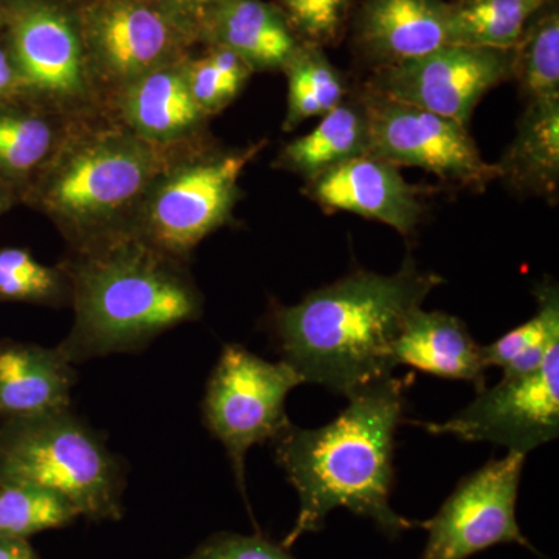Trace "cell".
Masks as SVG:
<instances>
[{
  "instance_id": "obj_6",
  "label": "cell",
  "mask_w": 559,
  "mask_h": 559,
  "mask_svg": "<svg viewBox=\"0 0 559 559\" xmlns=\"http://www.w3.org/2000/svg\"><path fill=\"white\" fill-rule=\"evenodd\" d=\"M157 171L148 140L124 134L81 142L57 162L44 183V205L80 237L108 223L142 193Z\"/></svg>"
},
{
  "instance_id": "obj_5",
  "label": "cell",
  "mask_w": 559,
  "mask_h": 559,
  "mask_svg": "<svg viewBox=\"0 0 559 559\" xmlns=\"http://www.w3.org/2000/svg\"><path fill=\"white\" fill-rule=\"evenodd\" d=\"M300 384V374L285 360L271 362L238 344L224 345L210 374L202 418L226 450L248 509L246 454L255 444L272 443L293 425L286 399Z\"/></svg>"
},
{
  "instance_id": "obj_15",
  "label": "cell",
  "mask_w": 559,
  "mask_h": 559,
  "mask_svg": "<svg viewBox=\"0 0 559 559\" xmlns=\"http://www.w3.org/2000/svg\"><path fill=\"white\" fill-rule=\"evenodd\" d=\"M358 43L378 69L426 57L452 44L451 3L444 0H366Z\"/></svg>"
},
{
  "instance_id": "obj_26",
  "label": "cell",
  "mask_w": 559,
  "mask_h": 559,
  "mask_svg": "<svg viewBox=\"0 0 559 559\" xmlns=\"http://www.w3.org/2000/svg\"><path fill=\"white\" fill-rule=\"evenodd\" d=\"M187 81L202 112L218 110L237 97L252 68L234 51L212 46L201 60L186 62Z\"/></svg>"
},
{
  "instance_id": "obj_1",
  "label": "cell",
  "mask_w": 559,
  "mask_h": 559,
  "mask_svg": "<svg viewBox=\"0 0 559 559\" xmlns=\"http://www.w3.org/2000/svg\"><path fill=\"white\" fill-rule=\"evenodd\" d=\"M414 378L392 374L348 395V406L329 425L301 429L290 425L272 441L275 462L299 495L296 524L282 546L325 527L331 511L347 509L369 518L396 538L419 527L390 506L395 433L403 423L406 390Z\"/></svg>"
},
{
  "instance_id": "obj_14",
  "label": "cell",
  "mask_w": 559,
  "mask_h": 559,
  "mask_svg": "<svg viewBox=\"0 0 559 559\" xmlns=\"http://www.w3.org/2000/svg\"><path fill=\"white\" fill-rule=\"evenodd\" d=\"M308 197L326 212H347L378 221L406 237L421 219L423 190L400 167L371 154L337 165L308 180Z\"/></svg>"
},
{
  "instance_id": "obj_12",
  "label": "cell",
  "mask_w": 559,
  "mask_h": 559,
  "mask_svg": "<svg viewBox=\"0 0 559 559\" xmlns=\"http://www.w3.org/2000/svg\"><path fill=\"white\" fill-rule=\"evenodd\" d=\"M513 76V49L448 44L418 60L378 69L369 90L466 127L492 87Z\"/></svg>"
},
{
  "instance_id": "obj_17",
  "label": "cell",
  "mask_w": 559,
  "mask_h": 559,
  "mask_svg": "<svg viewBox=\"0 0 559 559\" xmlns=\"http://www.w3.org/2000/svg\"><path fill=\"white\" fill-rule=\"evenodd\" d=\"M76 370L58 347L0 342V419L70 407Z\"/></svg>"
},
{
  "instance_id": "obj_20",
  "label": "cell",
  "mask_w": 559,
  "mask_h": 559,
  "mask_svg": "<svg viewBox=\"0 0 559 559\" xmlns=\"http://www.w3.org/2000/svg\"><path fill=\"white\" fill-rule=\"evenodd\" d=\"M499 178L520 193L558 197L559 102L528 103L516 135L499 162Z\"/></svg>"
},
{
  "instance_id": "obj_16",
  "label": "cell",
  "mask_w": 559,
  "mask_h": 559,
  "mask_svg": "<svg viewBox=\"0 0 559 559\" xmlns=\"http://www.w3.org/2000/svg\"><path fill=\"white\" fill-rule=\"evenodd\" d=\"M395 367L409 366L443 380L468 381L485 389L487 366L481 347L465 322L443 311L412 312L392 349Z\"/></svg>"
},
{
  "instance_id": "obj_2",
  "label": "cell",
  "mask_w": 559,
  "mask_h": 559,
  "mask_svg": "<svg viewBox=\"0 0 559 559\" xmlns=\"http://www.w3.org/2000/svg\"><path fill=\"white\" fill-rule=\"evenodd\" d=\"M441 283L407 259L396 274L355 272L299 304H275L267 323L282 360L304 384L348 396L392 374L393 344L404 322Z\"/></svg>"
},
{
  "instance_id": "obj_3",
  "label": "cell",
  "mask_w": 559,
  "mask_h": 559,
  "mask_svg": "<svg viewBox=\"0 0 559 559\" xmlns=\"http://www.w3.org/2000/svg\"><path fill=\"white\" fill-rule=\"evenodd\" d=\"M75 322L58 349L70 364L138 353L201 318L202 297L173 257L139 238L86 249L70 271Z\"/></svg>"
},
{
  "instance_id": "obj_35",
  "label": "cell",
  "mask_w": 559,
  "mask_h": 559,
  "mask_svg": "<svg viewBox=\"0 0 559 559\" xmlns=\"http://www.w3.org/2000/svg\"><path fill=\"white\" fill-rule=\"evenodd\" d=\"M0 210H2V204H0Z\"/></svg>"
},
{
  "instance_id": "obj_33",
  "label": "cell",
  "mask_w": 559,
  "mask_h": 559,
  "mask_svg": "<svg viewBox=\"0 0 559 559\" xmlns=\"http://www.w3.org/2000/svg\"><path fill=\"white\" fill-rule=\"evenodd\" d=\"M16 83H20V79H17L16 69L11 62L9 51L0 47V97L13 90Z\"/></svg>"
},
{
  "instance_id": "obj_25",
  "label": "cell",
  "mask_w": 559,
  "mask_h": 559,
  "mask_svg": "<svg viewBox=\"0 0 559 559\" xmlns=\"http://www.w3.org/2000/svg\"><path fill=\"white\" fill-rule=\"evenodd\" d=\"M79 511L60 492L33 484H0V536L31 539L69 527Z\"/></svg>"
},
{
  "instance_id": "obj_11",
  "label": "cell",
  "mask_w": 559,
  "mask_h": 559,
  "mask_svg": "<svg viewBox=\"0 0 559 559\" xmlns=\"http://www.w3.org/2000/svg\"><path fill=\"white\" fill-rule=\"evenodd\" d=\"M0 16L22 86L55 103L84 97L91 69L79 7L66 0H3Z\"/></svg>"
},
{
  "instance_id": "obj_13",
  "label": "cell",
  "mask_w": 559,
  "mask_h": 559,
  "mask_svg": "<svg viewBox=\"0 0 559 559\" xmlns=\"http://www.w3.org/2000/svg\"><path fill=\"white\" fill-rule=\"evenodd\" d=\"M260 148L212 157L171 175L151 201L143 241L173 259L187 255L229 218L238 180Z\"/></svg>"
},
{
  "instance_id": "obj_4",
  "label": "cell",
  "mask_w": 559,
  "mask_h": 559,
  "mask_svg": "<svg viewBox=\"0 0 559 559\" xmlns=\"http://www.w3.org/2000/svg\"><path fill=\"white\" fill-rule=\"evenodd\" d=\"M0 484L53 489L90 521L123 518V462L70 407L0 419Z\"/></svg>"
},
{
  "instance_id": "obj_21",
  "label": "cell",
  "mask_w": 559,
  "mask_h": 559,
  "mask_svg": "<svg viewBox=\"0 0 559 559\" xmlns=\"http://www.w3.org/2000/svg\"><path fill=\"white\" fill-rule=\"evenodd\" d=\"M369 120L362 97L348 100L320 117L318 127L293 140L280 165L286 170L305 176L308 180L322 173L369 154Z\"/></svg>"
},
{
  "instance_id": "obj_32",
  "label": "cell",
  "mask_w": 559,
  "mask_h": 559,
  "mask_svg": "<svg viewBox=\"0 0 559 559\" xmlns=\"http://www.w3.org/2000/svg\"><path fill=\"white\" fill-rule=\"evenodd\" d=\"M0 559H40L31 540L0 536Z\"/></svg>"
},
{
  "instance_id": "obj_27",
  "label": "cell",
  "mask_w": 559,
  "mask_h": 559,
  "mask_svg": "<svg viewBox=\"0 0 559 559\" xmlns=\"http://www.w3.org/2000/svg\"><path fill=\"white\" fill-rule=\"evenodd\" d=\"M62 286L60 272L43 266L27 250H0V299L55 304Z\"/></svg>"
},
{
  "instance_id": "obj_23",
  "label": "cell",
  "mask_w": 559,
  "mask_h": 559,
  "mask_svg": "<svg viewBox=\"0 0 559 559\" xmlns=\"http://www.w3.org/2000/svg\"><path fill=\"white\" fill-rule=\"evenodd\" d=\"M538 311L518 329L481 347L485 366L503 370V377H518L538 369L551 341L559 337L558 286L539 285L535 290Z\"/></svg>"
},
{
  "instance_id": "obj_9",
  "label": "cell",
  "mask_w": 559,
  "mask_h": 559,
  "mask_svg": "<svg viewBox=\"0 0 559 559\" xmlns=\"http://www.w3.org/2000/svg\"><path fill=\"white\" fill-rule=\"evenodd\" d=\"M415 425L432 436L489 441L525 455L550 443L559 433V337L535 371L502 377L447 421Z\"/></svg>"
},
{
  "instance_id": "obj_19",
  "label": "cell",
  "mask_w": 559,
  "mask_h": 559,
  "mask_svg": "<svg viewBox=\"0 0 559 559\" xmlns=\"http://www.w3.org/2000/svg\"><path fill=\"white\" fill-rule=\"evenodd\" d=\"M127 86L124 116L148 142H168L189 134L204 114L191 95L186 62L153 70Z\"/></svg>"
},
{
  "instance_id": "obj_18",
  "label": "cell",
  "mask_w": 559,
  "mask_h": 559,
  "mask_svg": "<svg viewBox=\"0 0 559 559\" xmlns=\"http://www.w3.org/2000/svg\"><path fill=\"white\" fill-rule=\"evenodd\" d=\"M200 39L223 47L252 70L285 68L300 47L283 11L263 0H226L202 24Z\"/></svg>"
},
{
  "instance_id": "obj_31",
  "label": "cell",
  "mask_w": 559,
  "mask_h": 559,
  "mask_svg": "<svg viewBox=\"0 0 559 559\" xmlns=\"http://www.w3.org/2000/svg\"><path fill=\"white\" fill-rule=\"evenodd\" d=\"M200 40L202 24L226 0H156Z\"/></svg>"
},
{
  "instance_id": "obj_7",
  "label": "cell",
  "mask_w": 559,
  "mask_h": 559,
  "mask_svg": "<svg viewBox=\"0 0 559 559\" xmlns=\"http://www.w3.org/2000/svg\"><path fill=\"white\" fill-rule=\"evenodd\" d=\"M369 120V154L396 167H417L448 182L481 190L499 179L457 121L369 90L360 94Z\"/></svg>"
},
{
  "instance_id": "obj_30",
  "label": "cell",
  "mask_w": 559,
  "mask_h": 559,
  "mask_svg": "<svg viewBox=\"0 0 559 559\" xmlns=\"http://www.w3.org/2000/svg\"><path fill=\"white\" fill-rule=\"evenodd\" d=\"M183 559H297L282 544L261 533H216Z\"/></svg>"
},
{
  "instance_id": "obj_22",
  "label": "cell",
  "mask_w": 559,
  "mask_h": 559,
  "mask_svg": "<svg viewBox=\"0 0 559 559\" xmlns=\"http://www.w3.org/2000/svg\"><path fill=\"white\" fill-rule=\"evenodd\" d=\"M551 0H457L451 3L452 44L511 50Z\"/></svg>"
},
{
  "instance_id": "obj_24",
  "label": "cell",
  "mask_w": 559,
  "mask_h": 559,
  "mask_svg": "<svg viewBox=\"0 0 559 559\" xmlns=\"http://www.w3.org/2000/svg\"><path fill=\"white\" fill-rule=\"evenodd\" d=\"M513 76L528 103L559 102V13L549 3L513 49Z\"/></svg>"
},
{
  "instance_id": "obj_29",
  "label": "cell",
  "mask_w": 559,
  "mask_h": 559,
  "mask_svg": "<svg viewBox=\"0 0 559 559\" xmlns=\"http://www.w3.org/2000/svg\"><path fill=\"white\" fill-rule=\"evenodd\" d=\"M294 32L312 46L336 38L347 14L349 0H280Z\"/></svg>"
},
{
  "instance_id": "obj_8",
  "label": "cell",
  "mask_w": 559,
  "mask_h": 559,
  "mask_svg": "<svg viewBox=\"0 0 559 559\" xmlns=\"http://www.w3.org/2000/svg\"><path fill=\"white\" fill-rule=\"evenodd\" d=\"M525 457L509 451L463 477L429 521L421 559H469L499 544H518L539 555L518 524V491Z\"/></svg>"
},
{
  "instance_id": "obj_28",
  "label": "cell",
  "mask_w": 559,
  "mask_h": 559,
  "mask_svg": "<svg viewBox=\"0 0 559 559\" xmlns=\"http://www.w3.org/2000/svg\"><path fill=\"white\" fill-rule=\"evenodd\" d=\"M53 131L36 117L0 114V170L28 173L50 151Z\"/></svg>"
},
{
  "instance_id": "obj_34",
  "label": "cell",
  "mask_w": 559,
  "mask_h": 559,
  "mask_svg": "<svg viewBox=\"0 0 559 559\" xmlns=\"http://www.w3.org/2000/svg\"><path fill=\"white\" fill-rule=\"evenodd\" d=\"M0 28H2V16H0Z\"/></svg>"
},
{
  "instance_id": "obj_10",
  "label": "cell",
  "mask_w": 559,
  "mask_h": 559,
  "mask_svg": "<svg viewBox=\"0 0 559 559\" xmlns=\"http://www.w3.org/2000/svg\"><path fill=\"white\" fill-rule=\"evenodd\" d=\"M79 16L90 69L116 83L182 61L197 40L156 0H84Z\"/></svg>"
}]
</instances>
